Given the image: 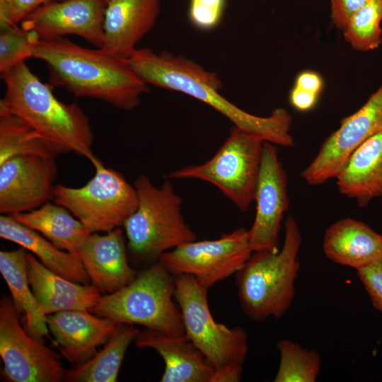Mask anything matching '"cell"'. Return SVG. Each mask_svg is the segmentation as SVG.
Returning a JSON list of instances; mask_svg holds the SVG:
<instances>
[{"label":"cell","instance_id":"cell-8","mask_svg":"<svg viewBox=\"0 0 382 382\" xmlns=\"http://www.w3.org/2000/svg\"><path fill=\"white\" fill-rule=\"evenodd\" d=\"M264 141L237 127L217 152L200 165L186 166L166 179H197L216 187L238 209L246 212L255 200Z\"/></svg>","mask_w":382,"mask_h":382},{"label":"cell","instance_id":"cell-14","mask_svg":"<svg viewBox=\"0 0 382 382\" xmlns=\"http://www.w3.org/2000/svg\"><path fill=\"white\" fill-rule=\"evenodd\" d=\"M54 158L20 155L0 164V212L13 216L36 209L53 197Z\"/></svg>","mask_w":382,"mask_h":382},{"label":"cell","instance_id":"cell-27","mask_svg":"<svg viewBox=\"0 0 382 382\" xmlns=\"http://www.w3.org/2000/svg\"><path fill=\"white\" fill-rule=\"evenodd\" d=\"M20 155L55 158L50 144L30 125L17 116L0 114V164Z\"/></svg>","mask_w":382,"mask_h":382},{"label":"cell","instance_id":"cell-12","mask_svg":"<svg viewBox=\"0 0 382 382\" xmlns=\"http://www.w3.org/2000/svg\"><path fill=\"white\" fill-rule=\"evenodd\" d=\"M381 131L382 85L359 110L342 120L338 129L323 141L318 154L301 172V177L310 185L335 178L352 152Z\"/></svg>","mask_w":382,"mask_h":382},{"label":"cell","instance_id":"cell-30","mask_svg":"<svg viewBox=\"0 0 382 382\" xmlns=\"http://www.w3.org/2000/svg\"><path fill=\"white\" fill-rule=\"evenodd\" d=\"M40 38L35 31L25 30L18 25L1 26V74H5L27 59L33 57L34 49Z\"/></svg>","mask_w":382,"mask_h":382},{"label":"cell","instance_id":"cell-33","mask_svg":"<svg viewBox=\"0 0 382 382\" xmlns=\"http://www.w3.org/2000/svg\"><path fill=\"white\" fill-rule=\"evenodd\" d=\"M373 307L382 313V260L357 270Z\"/></svg>","mask_w":382,"mask_h":382},{"label":"cell","instance_id":"cell-19","mask_svg":"<svg viewBox=\"0 0 382 382\" xmlns=\"http://www.w3.org/2000/svg\"><path fill=\"white\" fill-rule=\"evenodd\" d=\"M139 348H151L163 358L161 382H212L214 369L202 352L184 335L146 329L135 340Z\"/></svg>","mask_w":382,"mask_h":382},{"label":"cell","instance_id":"cell-29","mask_svg":"<svg viewBox=\"0 0 382 382\" xmlns=\"http://www.w3.org/2000/svg\"><path fill=\"white\" fill-rule=\"evenodd\" d=\"M382 0H370L342 30L345 41L359 52L377 49L382 43Z\"/></svg>","mask_w":382,"mask_h":382},{"label":"cell","instance_id":"cell-24","mask_svg":"<svg viewBox=\"0 0 382 382\" xmlns=\"http://www.w3.org/2000/svg\"><path fill=\"white\" fill-rule=\"evenodd\" d=\"M28 250L21 247L0 251V272L11 295L13 303L23 316L25 330L32 336L49 337L47 316L31 289L28 275Z\"/></svg>","mask_w":382,"mask_h":382},{"label":"cell","instance_id":"cell-34","mask_svg":"<svg viewBox=\"0 0 382 382\" xmlns=\"http://www.w3.org/2000/svg\"><path fill=\"white\" fill-rule=\"evenodd\" d=\"M370 0H329L333 24L342 30L352 16Z\"/></svg>","mask_w":382,"mask_h":382},{"label":"cell","instance_id":"cell-15","mask_svg":"<svg viewBox=\"0 0 382 382\" xmlns=\"http://www.w3.org/2000/svg\"><path fill=\"white\" fill-rule=\"evenodd\" d=\"M105 8L104 0H59L38 7L19 25L40 37L75 35L103 48Z\"/></svg>","mask_w":382,"mask_h":382},{"label":"cell","instance_id":"cell-23","mask_svg":"<svg viewBox=\"0 0 382 382\" xmlns=\"http://www.w3.org/2000/svg\"><path fill=\"white\" fill-rule=\"evenodd\" d=\"M0 237L24 248L59 275L76 283L91 284L76 255L57 248L42 235L18 222L12 216H0Z\"/></svg>","mask_w":382,"mask_h":382},{"label":"cell","instance_id":"cell-3","mask_svg":"<svg viewBox=\"0 0 382 382\" xmlns=\"http://www.w3.org/2000/svg\"><path fill=\"white\" fill-rule=\"evenodd\" d=\"M6 91L0 114L18 117L35 129L57 155L75 153L96 167L102 163L93 154L89 119L76 103L59 100L54 86L42 82L23 62L1 74Z\"/></svg>","mask_w":382,"mask_h":382},{"label":"cell","instance_id":"cell-6","mask_svg":"<svg viewBox=\"0 0 382 382\" xmlns=\"http://www.w3.org/2000/svg\"><path fill=\"white\" fill-rule=\"evenodd\" d=\"M136 210L123 227L129 252L139 260H159L165 253L197 240L182 213V199L170 180L156 187L146 175L134 182Z\"/></svg>","mask_w":382,"mask_h":382},{"label":"cell","instance_id":"cell-20","mask_svg":"<svg viewBox=\"0 0 382 382\" xmlns=\"http://www.w3.org/2000/svg\"><path fill=\"white\" fill-rule=\"evenodd\" d=\"M28 275L43 313L91 311L102 295L92 284L72 282L52 272L28 252Z\"/></svg>","mask_w":382,"mask_h":382},{"label":"cell","instance_id":"cell-7","mask_svg":"<svg viewBox=\"0 0 382 382\" xmlns=\"http://www.w3.org/2000/svg\"><path fill=\"white\" fill-rule=\"evenodd\" d=\"M174 275L158 260L137 273L118 291L102 294L93 313L117 323L139 325L166 334L184 335L180 309L175 296Z\"/></svg>","mask_w":382,"mask_h":382},{"label":"cell","instance_id":"cell-22","mask_svg":"<svg viewBox=\"0 0 382 382\" xmlns=\"http://www.w3.org/2000/svg\"><path fill=\"white\" fill-rule=\"evenodd\" d=\"M335 180L339 192L360 207L382 197V131L352 152Z\"/></svg>","mask_w":382,"mask_h":382},{"label":"cell","instance_id":"cell-32","mask_svg":"<svg viewBox=\"0 0 382 382\" xmlns=\"http://www.w3.org/2000/svg\"><path fill=\"white\" fill-rule=\"evenodd\" d=\"M59 0H0V25H17L38 7Z\"/></svg>","mask_w":382,"mask_h":382},{"label":"cell","instance_id":"cell-21","mask_svg":"<svg viewBox=\"0 0 382 382\" xmlns=\"http://www.w3.org/2000/svg\"><path fill=\"white\" fill-rule=\"evenodd\" d=\"M323 250L332 262L357 271L382 260V235L363 221L341 219L325 230Z\"/></svg>","mask_w":382,"mask_h":382},{"label":"cell","instance_id":"cell-5","mask_svg":"<svg viewBox=\"0 0 382 382\" xmlns=\"http://www.w3.org/2000/svg\"><path fill=\"white\" fill-rule=\"evenodd\" d=\"M174 284L185 334L213 366L212 382L240 381L249 349L246 331L214 320L208 303V289L193 277L174 275Z\"/></svg>","mask_w":382,"mask_h":382},{"label":"cell","instance_id":"cell-25","mask_svg":"<svg viewBox=\"0 0 382 382\" xmlns=\"http://www.w3.org/2000/svg\"><path fill=\"white\" fill-rule=\"evenodd\" d=\"M12 216L42 235L57 248L76 255L83 241L91 233L66 208L54 202L50 201L36 209Z\"/></svg>","mask_w":382,"mask_h":382},{"label":"cell","instance_id":"cell-10","mask_svg":"<svg viewBox=\"0 0 382 382\" xmlns=\"http://www.w3.org/2000/svg\"><path fill=\"white\" fill-rule=\"evenodd\" d=\"M0 356L1 374L7 381L59 382L64 378L60 356L21 326L19 314L6 296L0 301Z\"/></svg>","mask_w":382,"mask_h":382},{"label":"cell","instance_id":"cell-16","mask_svg":"<svg viewBox=\"0 0 382 382\" xmlns=\"http://www.w3.org/2000/svg\"><path fill=\"white\" fill-rule=\"evenodd\" d=\"M125 238L121 228L103 235L91 233L79 249L77 255L91 284L101 294L118 291L137 274L128 262Z\"/></svg>","mask_w":382,"mask_h":382},{"label":"cell","instance_id":"cell-26","mask_svg":"<svg viewBox=\"0 0 382 382\" xmlns=\"http://www.w3.org/2000/svg\"><path fill=\"white\" fill-rule=\"evenodd\" d=\"M140 330L134 325L119 323L103 347L89 360L66 370L64 381L69 382H115L130 344Z\"/></svg>","mask_w":382,"mask_h":382},{"label":"cell","instance_id":"cell-2","mask_svg":"<svg viewBox=\"0 0 382 382\" xmlns=\"http://www.w3.org/2000/svg\"><path fill=\"white\" fill-rule=\"evenodd\" d=\"M33 58L45 62L50 84L78 97L104 101L123 110L139 107L149 92L128 59L104 49L81 47L63 37H40Z\"/></svg>","mask_w":382,"mask_h":382},{"label":"cell","instance_id":"cell-1","mask_svg":"<svg viewBox=\"0 0 382 382\" xmlns=\"http://www.w3.org/2000/svg\"><path fill=\"white\" fill-rule=\"evenodd\" d=\"M134 72L148 85L188 95L228 119L235 127L264 141L284 147L295 146L291 134L292 117L282 108L267 117L250 114L224 97L217 74L195 62L168 51L137 48L127 59Z\"/></svg>","mask_w":382,"mask_h":382},{"label":"cell","instance_id":"cell-35","mask_svg":"<svg viewBox=\"0 0 382 382\" xmlns=\"http://www.w3.org/2000/svg\"><path fill=\"white\" fill-rule=\"evenodd\" d=\"M318 97V95L294 86L289 93V102L296 110L306 112L316 106Z\"/></svg>","mask_w":382,"mask_h":382},{"label":"cell","instance_id":"cell-13","mask_svg":"<svg viewBox=\"0 0 382 382\" xmlns=\"http://www.w3.org/2000/svg\"><path fill=\"white\" fill-rule=\"evenodd\" d=\"M256 212L248 230L252 251L277 253L279 231L289 209L288 177L275 144L264 141L255 200Z\"/></svg>","mask_w":382,"mask_h":382},{"label":"cell","instance_id":"cell-31","mask_svg":"<svg viewBox=\"0 0 382 382\" xmlns=\"http://www.w3.org/2000/svg\"><path fill=\"white\" fill-rule=\"evenodd\" d=\"M226 4V0H190L188 17L191 24L202 31L216 28L223 18Z\"/></svg>","mask_w":382,"mask_h":382},{"label":"cell","instance_id":"cell-4","mask_svg":"<svg viewBox=\"0 0 382 382\" xmlns=\"http://www.w3.org/2000/svg\"><path fill=\"white\" fill-rule=\"evenodd\" d=\"M284 226V243L277 253L254 252L236 273L241 307L255 321L282 317L296 295L302 237L293 216L286 219Z\"/></svg>","mask_w":382,"mask_h":382},{"label":"cell","instance_id":"cell-37","mask_svg":"<svg viewBox=\"0 0 382 382\" xmlns=\"http://www.w3.org/2000/svg\"><path fill=\"white\" fill-rule=\"evenodd\" d=\"M104 1H105V3L107 4V3L110 2V1H111L112 0H104Z\"/></svg>","mask_w":382,"mask_h":382},{"label":"cell","instance_id":"cell-36","mask_svg":"<svg viewBox=\"0 0 382 382\" xmlns=\"http://www.w3.org/2000/svg\"><path fill=\"white\" fill-rule=\"evenodd\" d=\"M294 86L319 96L323 88V80L318 73L306 70L298 74Z\"/></svg>","mask_w":382,"mask_h":382},{"label":"cell","instance_id":"cell-11","mask_svg":"<svg viewBox=\"0 0 382 382\" xmlns=\"http://www.w3.org/2000/svg\"><path fill=\"white\" fill-rule=\"evenodd\" d=\"M248 230L215 240L193 241L163 254L158 261L173 275L188 274L209 289L241 270L253 254Z\"/></svg>","mask_w":382,"mask_h":382},{"label":"cell","instance_id":"cell-9","mask_svg":"<svg viewBox=\"0 0 382 382\" xmlns=\"http://www.w3.org/2000/svg\"><path fill=\"white\" fill-rule=\"evenodd\" d=\"M94 176L80 187L57 185L52 199L66 208L90 233L108 232L124 226L136 210L134 185L103 163L94 167Z\"/></svg>","mask_w":382,"mask_h":382},{"label":"cell","instance_id":"cell-17","mask_svg":"<svg viewBox=\"0 0 382 382\" xmlns=\"http://www.w3.org/2000/svg\"><path fill=\"white\" fill-rule=\"evenodd\" d=\"M54 343L66 359L78 366L93 357L116 330L115 320L89 311H66L47 316Z\"/></svg>","mask_w":382,"mask_h":382},{"label":"cell","instance_id":"cell-28","mask_svg":"<svg viewBox=\"0 0 382 382\" xmlns=\"http://www.w3.org/2000/svg\"><path fill=\"white\" fill-rule=\"evenodd\" d=\"M277 347L279 364L274 382H314L317 380L321 360L316 350L286 339L279 340Z\"/></svg>","mask_w":382,"mask_h":382},{"label":"cell","instance_id":"cell-18","mask_svg":"<svg viewBox=\"0 0 382 382\" xmlns=\"http://www.w3.org/2000/svg\"><path fill=\"white\" fill-rule=\"evenodd\" d=\"M161 0H112L106 4L102 49L128 59L154 28Z\"/></svg>","mask_w":382,"mask_h":382}]
</instances>
